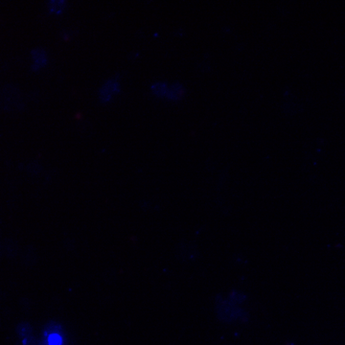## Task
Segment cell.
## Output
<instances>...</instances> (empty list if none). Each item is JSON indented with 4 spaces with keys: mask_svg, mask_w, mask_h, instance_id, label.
<instances>
[{
    "mask_svg": "<svg viewBox=\"0 0 345 345\" xmlns=\"http://www.w3.org/2000/svg\"><path fill=\"white\" fill-rule=\"evenodd\" d=\"M182 96V87L180 85L176 84L171 86L167 91V97L172 100H177Z\"/></svg>",
    "mask_w": 345,
    "mask_h": 345,
    "instance_id": "cell-6",
    "label": "cell"
},
{
    "mask_svg": "<svg viewBox=\"0 0 345 345\" xmlns=\"http://www.w3.org/2000/svg\"><path fill=\"white\" fill-rule=\"evenodd\" d=\"M32 57L34 60V64L32 69L34 71H37L41 68H44L47 65V56L43 49H34L32 50Z\"/></svg>",
    "mask_w": 345,
    "mask_h": 345,
    "instance_id": "cell-2",
    "label": "cell"
},
{
    "mask_svg": "<svg viewBox=\"0 0 345 345\" xmlns=\"http://www.w3.org/2000/svg\"><path fill=\"white\" fill-rule=\"evenodd\" d=\"M63 340L60 334H52L48 336L47 340V345H62Z\"/></svg>",
    "mask_w": 345,
    "mask_h": 345,
    "instance_id": "cell-8",
    "label": "cell"
},
{
    "mask_svg": "<svg viewBox=\"0 0 345 345\" xmlns=\"http://www.w3.org/2000/svg\"><path fill=\"white\" fill-rule=\"evenodd\" d=\"M152 91L153 93L157 96V97H163L165 95H167V85L165 83H155L152 86Z\"/></svg>",
    "mask_w": 345,
    "mask_h": 345,
    "instance_id": "cell-5",
    "label": "cell"
},
{
    "mask_svg": "<svg viewBox=\"0 0 345 345\" xmlns=\"http://www.w3.org/2000/svg\"><path fill=\"white\" fill-rule=\"evenodd\" d=\"M119 90H120V87H119V84L117 81H115V80L107 81L100 90L101 101L104 103L108 102L111 99L112 95L115 93H118Z\"/></svg>",
    "mask_w": 345,
    "mask_h": 345,
    "instance_id": "cell-1",
    "label": "cell"
},
{
    "mask_svg": "<svg viewBox=\"0 0 345 345\" xmlns=\"http://www.w3.org/2000/svg\"><path fill=\"white\" fill-rule=\"evenodd\" d=\"M66 6H67V3L64 0H53V1H50L48 4L50 12L54 13V14L63 13L66 9Z\"/></svg>",
    "mask_w": 345,
    "mask_h": 345,
    "instance_id": "cell-4",
    "label": "cell"
},
{
    "mask_svg": "<svg viewBox=\"0 0 345 345\" xmlns=\"http://www.w3.org/2000/svg\"><path fill=\"white\" fill-rule=\"evenodd\" d=\"M16 332L17 334V336L21 339H26L29 338L31 336H33V328L30 325V323L28 322H20L19 324H17V328H16Z\"/></svg>",
    "mask_w": 345,
    "mask_h": 345,
    "instance_id": "cell-3",
    "label": "cell"
},
{
    "mask_svg": "<svg viewBox=\"0 0 345 345\" xmlns=\"http://www.w3.org/2000/svg\"><path fill=\"white\" fill-rule=\"evenodd\" d=\"M23 345H34L35 344V339L34 338V336H31L29 338H26L23 340Z\"/></svg>",
    "mask_w": 345,
    "mask_h": 345,
    "instance_id": "cell-9",
    "label": "cell"
},
{
    "mask_svg": "<svg viewBox=\"0 0 345 345\" xmlns=\"http://www.w3.org/2000/svg\"><path fill=\"white\" fill-rule=\"evenodd\" d=\"M61 331H62L61 326H60L58 323L54 322V321L48 322V323L45 325V327H44V334H45V336H47V337L50 336V335H52V334H60Z\"/></svg>",
    "mask_w": 345,
    "mask_h": 345,
    "instance_id": "cell-7",
    "label": "cell"
}]
</instances>
